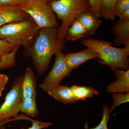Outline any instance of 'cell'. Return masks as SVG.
I'll return each instance as SVG.
<instances>
[{"mask_svg":"<svg viewBox=\"0 0 129 129\" xmlns=\"http://www.w3.org/2000/svg\"><path fill=\"white\" fill-rule=\"evenodd\" d=\"M58 27L40 29L31 46L24 50V55L31 58L37 73L41 75L48 69L52 57L65 46V40L57 35Z\"/></svg>","mask_w":129,"mask_h":129,"instance_id":"1","label":"cell"},{"mask_svg":"<svg viewBox=\"0 0 129 129\" xmlns=\"http://www.w3.org/2000/svg\"><path fill=\"white\" fill-rule=\"evenodd\" d=\"M80 42L98 54L102 65H108L112 69L129 70V45L118 48L112 46L111 42L91 38L82 39Z\"/></svg>","mask_w":129,"mask_h":129,"instance_id":"2","label":"cell"},{"mask_svg":"<svg viewBox=\"0 0 129 129\" xmlns=\"http://www.w3.org/2000/svg\"><path fill=\"white\" fill-rule=\"evenodd\" d=\"M39 30L34 20L29 17L0 27V39L14 46H23L25 50L32 45Z\"/></svg>","mask_w":129,"mask_h":129,"instance_id":"3","label":"cell"},{"mask_svg":"<svg viewBox=\"0 0 129 129\" xmlns=\"http://www.w3.org/2000/svg\"><path fill=\"white\" fill-rule=\"evenodd\" d=\"M61 24L57 28V35L61 40L68 29L81 13L91 11L88 0H56L49 4Z\"/></svg>","mask_w":129,"mask_h":129,"instance_id":"4","label":"cell"},{"mask_svg":"<svg viewBox=\"0 0 129 129\" xmlns=\"http://www.w3.org/2000/svg\"><path fill=\"white\" fill-rule=\"evenodd\" d=\"M19 7L34 20L39 28L58 25L56 14L50 5L36 0H29Z\"/></svg>","mask_w":129,"mask_h":129,"instance_id":"5","label":"cell"},{"mask_svg":"<svg viewBox=\"0 0 129 129\" xmlns=\"http://www.w3.org/2000/svg\"><path fill=\"white\" fill-rule=\"evenodd\" d=\"M22 79L23 76L16 78L6 95L4 102L0 107V123L18 115L22 100L21 88Z\"/></svg>","mask_w":129,"mask_h":129,"instance_id":"6","label":"cell"},{"mask_svg":"<svg viewBox=\"0 0 129 129\" xmlns=\"http://www.w3.org/2000/svg\"><path fill=\"white\" fill-rule=\"evenodd\" d=\"M62 52L56 53L55 62L50 72L39 85V88L44 92H47L60 85L61 81L69 76L72 70L67 66Z\"/></svg>","mask_w":129,"mask_h":129,"instance_id":"7","label":"cell"},{"mask_svg":"<svg viewBox=\"0 0 129 129\" xmlns=\"http://www.w3.org/2000/svg\"><path fill=\"white\" fill-rule=\"evenodd\" d=\"M30 17L18 6L0 5V27Z\"/></svg>","mask_w":129,"mask_h":129,"instance_id":"8","label":"cell"},{"mask_svg":"<svg viewBox=\"0 0 129 129\" xmlns=\"http://www.w3.org/2000/svg\"><path fill=\"white\" fill-rule=\"evenodd\" d=\"M98 58V55L91 48L88 47L84 50L64 55V59L68 67L73 70L79 67L88 60Z\"/></svg>","mask_w":129,"mask_h":129,"instance_id":"9","label":"cell"},{"mask_svg":"<svg viewBox=\"0 0 129 129\" xmlns=\"http://www.w3.org/2000/svg\"><path fill=\"white\" fill-rule=\"evenodd\" d=\"M36 79L35 74L30 68L25 69L24 75L23 76L21 84V95L22 99L37 98Z\"/></svg>","mask_w":129,"mask_h":129,"instance_id":"10","label":"cell"},{"mask_svg":"<svg viewBox=\"0 0 129 129\" xmlns=\"http://www.w3.org/2000/svg\"><path fill=\"white\" fill-rule=\"evenodd\" d=\"M112 70L117 80L108 86V92L112 93L129 92V70Z\"/></svg>","mask_w":129,"mask_h":129,"instance_id":"11","label":"cell"},{"mask_svg":"<svg viewBox=\"0 0 129 129\" xmlns=\"http://www.w3.org/2000/svg\"><path fill=\"white\" fill-rule=\"evenodd\" d=\"M112 31L115 45H129V21L119 19L114 24Z\"/></svg>","mask_w":129,"mask_h":129,"instance_id":"12","label":"cell"},{"mask_svg":"<svg viewBox=\"0 0 129 129\" xmlns=\"http://www.w3.org/2000/svg\"><path fill=\"white\" fill-rule=\"evenodd\" d=\"M50 96L64 104L74 103L77 102L70 87L60 85L47 92Z\"/></svg>","mask_w":129,"mask_h":129,"instance_id":"13","label":"cell"},{"mask_svg":"<svg viewBox=\"0 0 129 129\" xmlns=\"http://www.w3.org/2000/svg\"><path fill=\"white\" fill-rule=\"evenodd\" d=\"M76 19L79 21L84 27L89 36L94 35L101 24V21L99 18L91 11L81 13Z\"/></svg>","mask_w":129,"mask_h":129,"instance_id":"14","label":"cell"},{"mask_svg":"<svg viewBox=\"0 0 129 129\" xmlns=\"http://www.w3.org/2000/svg\"><path fill=\"white\" fill-rule=\"evenodd\" d=\"M88 36L89 35L85 28L79 21L76 19L67 30L64 40L75 41Z\"/></svg>","mask_w":129,"mask_h":129,"instance_id":"15","label":"cell"},{"mask_svg":"<svg viewBox=\"0 0 129 129\" xmlns=\"http://www.w3.org/2000/svg\"><path fill=\"white\" fill-rule=\"evenodd\" d=\"M70 88L77 101H85L99 94L97 90L90 86L74 85Z\"/></svg>","mask_w":129,"mask_h":129,"instance_id":"16","label":"cell"},{"mask_svg":"<svg viewBox=\"0 0 129 129\" xmlns=\"http://www.w3.org/2000/svg\"><path fill=\"white\" fill-rule=\"evenodd\" d=\"M117 0H102L99 6L100 17L114 21L116 16L115 5Z\"/></svg>","mask_w":129,"mask_h":129,"instance_id":"17","label":"cell"},{"mask_svg":"<svg viewBox=\"0 0 129 129\" xmlns=\"http://www.w3.org/2000/svg\"><path fill=\"white\" fill-rule=\"evenodd\" d=\"M19 112L34 117L38 114L36 100L32 98L22 99L19 107Z\"/></svg>","mask_w":129,"mask_h":129,"instance_id":"18","label":"cell"},{"mask_svg":"<svg viewBox=\"0 0 129 129\" xmlns=\"http://www.w3.org/2000/svg\"><path fill=\"white\" fill-rule=\"evenodd\" d=\"M19 47L15 46L14 49L9 52L0 61V70L6 69L13 67L16 63V56Z\"/></svg>","mask_w":129,"mask_h":129,"instance_id":"19","label":"cell"},{"mask_svg":"<svg viewBox=\"0 0 129 129\" xmlns=\"http://www.w3.org/2000/svg\"><path fill=\"white\" fill-rule=\"evenodd\" d=\"M113 102L109 111L111 112L118 106L129 101V92L113 93L112 94Z\"/></svg>","mask_w":129,"mask_h":129,"instance_id":"20","label":"cell"},{"mask_svg":"<svg viewBox=\"0 0 129 129\" xmlns=\"http://www.w3.org/2000/svg\"><path fill=\"white\" fill-rule=\"evenodd\" d=\"M109 107L104 106L103 111L102 117L100 123L94 128L89 129H109L108 126L109 120L110 119V114Z\"/></svg>","mask_w":129,"mask_h":129,"instance_id":"21","label":"cell"},{"mask_svg":"<svg viewBox=\"0 0 129 129\" xmlns=\"http://www.w3.org/2000/svg\"><path fill=\"white\" fill-rule=\"evenodd\" d=\"M15 47L5 40L0 39V61L3 57L8 53L12 50Z\"/></svg>","mask_w":129,"mask_h":129,"instance_id":"22","label":"cell"},{"mask_svg":"<svg viewBox=\"0 0 129 129\" xmlns=\"http://www.w3.org/2000/svg\"><path fill=\"white\" fill-rule=\"evenodd\" d=\"M129 9V0H117L115 5L116 16L119 17L126 9Z\"/></svg>","mask_w":129,"mask_h":129,"instance_id":"23","label":"cell"},{"mask_svg":"<svg viewBox=\"0 0 129 129\" xmlns=\"http://www.w3.org/2000/svg\"><path fill=\"white\" fill-rule=\"evenodd\" d=\"M32 125L31 127L26 129H44L48 128L52 125L50 122H41L34 120L31 122ZM22 129H25L22 128Z\"/></svg>","mask_w":129,"mask_h":129,"instance_id":"24","label":"cell"},{"mask_svg":"<svg viewBox=\"0 0 129 129\" xmlns=\"http://www.w3.org/2000/svg\"><path fill=\"white\" fill-rule=\"evenodd\" d=\"M90 7L91 11L98 17H100L99 6L102 0H88Z\"/></svg>","mask_w":129,"mask_h":129,"instance_id":"25","label":"cell"},{"mask_svg":"<svg viewBox=\"0 0 129 129\" xmlns=\"http://www.w3.org/2000/svg\"><path fill=\"white\" fill-rule=\"evenodd\" d=\"M32 119L29 117L27 115H25V114H20L18 115L17 117L12 118L11 119H8V120H5L0 123V127H2L3 126H5V125L7 124V123L17 121V120H26V121H32Z\"/></svg>","mask_w":129,"mask_h":129,"instance_id":"26","label":"cell"},{"mask_svg":"<svg viewBox=\"0 0 129 129\" xmlns=\"http://www.w3.org/2000/svg\"><path fill=\"white\" fill-rule=\"evenodd\" d=\"M29 0H0V5L18 6L23 5Z\"/></svg>","mask_w":129,"mask_h":129,"instance_id":"27","label":"cell"},{"mask_svg":"<svg viewBox=\"0 0 129 129\" xmlns=\"http://www.w3.org/2000/svg\"><path fill=\"white\" fill-rule=\"evenodd\" d=\"M9 81L8 76L4 74H0V97L2 95L3 91Z\"/></svg>","mask_w":129,"mask_h":129,"instance_id":"28","label":"cell"},{"mask_svg":"<svg viewBox=\"0 0 129 129\" xmlns=\"http://www.w3.org/2000/svg\"><path fill=\"white\" fill-rule=\"evenodd\" d=\"M119 20L123 21H129V9L122 12L119 16Z\"/></svg>","mask_w":129,"mask_h":129,"instance_id":"29","label":"cell"},{"mask_svg":"<svg viewBox=\"0 0 129 129\" xmlns=\"http://www.w3.org/2000/svg\"><path fill=\"white\" fill-rule=\"evenodd\" d=\"M36 1H40L42 2L47 3V4H50L51 3L54 1H56V0H36Z\"/></svg>","mask_w":129,"mask_h":129,"instance_id":"30","label":"cell"},{"mask_svg":"<svg viewBox=\"0 0 129 129\" xmlns=\"http://www.w3.org/2000/svg\"><path fill=\"white\" fill-rule=\"evenodd\" d=\"M0 129H6L5 126H3L2 127H0Z\"/></svg>","mask_w":129,"mask_h":129,"instance_id":"31","label":"cell"}]
</instances>
